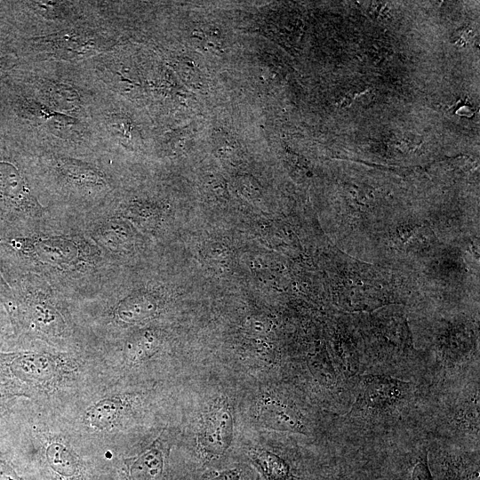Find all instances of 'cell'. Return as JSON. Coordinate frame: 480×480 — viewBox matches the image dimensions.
I'll return each mask as SVG.
<instances>
[{
	"label": "cell",
	"instance_id": "7a4b0ae2",
	"mask_svg": "<svg viewBox=\"0 0 480 480\" xmlns=\"http://www.w3.org/2000/svg\"><path fill=\"white\" fill-rule=\"evenodd\" d=\"M37 153L45 203L69 219L80 220L105 210L130 175L128 162L107 151L84 156Z\"/></svg>",
	"mask_w": 480,
	"mask_h": 480
},
{
	"label": "cell",
	"instance_id": "ac0fdd59",
	"mask_svg": "<svg viewBox=\"0 0 480 480\" xmlns=\"http://www.w3.org/2000/svg\"><path fill=\"white\" fill-rule=\"evenodd\" d=\"M202 480H240V475L235 469L212 470L204 474Z\"/></svg>",
	"mask_w": 480,
	"mask_h": 480
},
{
	"label": "cell",
	"instance_id": "4fadbf2b",
	"mask_svg": "<svg viewBox=\"0 0 480 480\" xmlns=\"http://www.w3.org/2000/svg\"><path fill=\"white\" fill-rule=\"evenodd\" d=\"M259 420L266 427L280 431L300 432L303 425L294 410L290 406L268 399L260 404Z\"/></svg>",
	"mask_w": 480,
	"mask_h": 480
},
{
	"label": "cell",
	"instance_id": "30bf717a",
	"mask_svg": "<svg viewBox=\"0 0 480 480\" xmlns=\"http://www.w3.org/2000/svg\"><path fill=\"white\" fill-rule=\"evenodd\" d=\"M77 221L114 265L132 267V260L144 239H140L142 235L130 222L109 213H98Z\"/></svg>",
	"mask_w": 480,
	"mask_h": 480
},
{
	"label": "cell",
	"instance_id": "5b68a950",
	"mask_svg": "<svg viewBox=\"0 0 480 480\" xmlns=\"http://www.w3.org/2000/svg\"><path fill=\"white\" fill-rule=\"evenodd\" d=\"M16 81L51 109L90 120L103 90L86 61H24Z\"/></svg>",
	"mask_w": 480,
	"mask_h": 480
},
{
	"label": "cell",
	"instance_id": "6da1fadb",
	"mask_svg": "<svg viewBox=\"0 0 480 480\" xmlns=\"http://www.w3.org/2000/svg\"><path fill=\"white\" fill-rule=\"evenodd\" d=\"M73 220L27 236L0 238V270L31 273L69 303L97 295L121 269Z\"/></svg>",
	"mask_w": 480,
	"mask_h": 480
},
{
	"label": "cell",
	"instance_id": "9c48e42d",
	"mask_svg": "<svg viewBox=\"0 0 480 480\" xmlns=\"http://www.w3.org/2000/svg\"><path fill=\"white\" fill-rule=\"evenodd\" d=\"M85 61L108 91L131 102L145 98L142 50L132 43L118 45Z\"/></svg>",
	"mask_w": 480,
	"mask_h": 480
},
{
	"label": "cell",
	"instance_id": "ffe728a7",
	"mask_svg": "<svg viewBox=\"0 0 480 480\" xmlns=\"http://www.w3.org/2000/svg\"><path fill=\"white\" fill-rule=\"evenodd\" d=\"M16 396L0 383V415L5 412Z\"/></svg>",
	"mask_w": 480,
	"mask_h": 480
},
{
	"label": "cell",
	"instance_id": "ba28073f",
	"mask_svg": "<svg viewBox=\"0 0 480 480\" xmlns=\"http://www.w3.org/2000/svg\"><path fill=\"white\" fill-rule=\"evenodd\" d=\"M17 7L26 37L51 35L111 14L110 1H24Z\"/></svg>",
	"mask_w": 480,
	"mask_h": 480
},
{
	"label": "cell",
	"instance_id": "8992f818",
	"mask_svg": "<svg viewBox=\"0 0 480 480\" xmlns=\"http://www.w3.org/2000/svg\"><path fill=\"white\" fill-rule=\"evenodd\" d=\"M132 30L114 8L103 19L43 36L24 37L20 50L24 61L83 62L118 45L132 43Z\"/></svg>",
	"mask_w": 480,
	"mask_h": 480
},
{
	"label": "cell",
	"instance_id": "d6986e66",
	"mask_svg": "<svg viewBox=\"0 0 480 480\" xmlns=\"http://www.w3.org/2000/svg\"><path fill=\"white\" fill-rule=\"evenodd\" d=\"M12 292L11 289L4 278L1 270H0V302L4 305V307L6 309L9 308L11 302H12Z\"/></svg>",
	"mask_w": 480,
	"mask_h": 480
},
{
	"label": "cell",
	"instance_id": "2e32d148",
	"mask_svg": "<svg viewBox=\"0 0 480 480\" xmlns=\"http://www.w3.org/2000/svg\"><path fill=\"white\" fill-rule=\"evenodd\" d=\"M0 480H28L5 454L0 452Z\"/></svg>",
	"mask_w": 480,
	"mask_h": 480
},
{
	"label": "cell",
	"instance_id": "7c38bea8",
	"mask_svg": "<svg viewBox=\"0 0 480 480\" xmlns=\"http://www.w3.org/2000/svg\"><path fill=\"white\" fill-rule=\"evenodd\" d=\"M233 422L227 406H220L205 415L199 442L206 455L223 454L232 439Z\"/></svg>",
	"mask_w": 480,
	"mask_h": 480
},
{
	"label": "cell",
	"instance_id": "9a60e30c",
	"mask_svg": "<svg viewBox=\"0 0 480 480\" xmlns=\"http://www.w3.org/2000/svg\"><path fill=\"white\" fill-rule=\"evenodd\" d=\"M250 456L268 480H287L289 478L290 466L279 456L265 450H254L250 452Z\"/></svg>",
	"mask_w": 480,
	"mask_h": 480
},
{
	"label": "cell",
	"instance_id": "5bb4252c",
	"mask_svg": "<svg viewBox=\"0 0 480 480\" xmlns=\"http://www.w3.org/2000/svg\"><path fill=\"white\" fill-rule=\"evenodd\" d=\"M124 412V403L118 396L100 399L85 412L84 422L96 430H108L116 426Z\"/></svg>",
	"mask_w": 480,
	"mask_h": 480
},
{
	"label": "cell",
	"instance_id": "277c9868",
	"mask_svg": "<svg viewBox=\"0 0 480 480\" xmlns=\"http://www.w3.org/2000/svg\"><path fill=\"white\" fill-rule=\"evenodd\" d=\"M7 102L19 132L38 152L75 156L105 151L91 120L56 112L42 103L15 81Z\"/></svg>",
	"mask_w": 480,
	"mask_h": 480
},
{
	"label": "cell",
	"instance_id": "44dd1931",
	"mask_svg": "<svg viewBox=\"0 0 480 480\" xmlns=\"http://www.w3.org/2000/svg\"><path fill=\"white\" fill-rule=\"evenodd\" d=\"M0 332L6 335L13 336V332H12L9 316L6 312L5 308L1 302H0Z\"/></svg>",
	"mask_w": 480,
	"mask_h": 480
},
{
	"label": "cell",
	"instance_id": "3957f363",
	"mask_svg": "<svg viewBox=\"0 0 480 480\" xmlns=\"http://www.w3.org/2000/svg\"><path fill=\"white\" fill-rule=\"evenodd\" d=\"M1 273L12 296L7 314L13 340L68 350L83 344L85 340L73 319L69 302L44 279L31 273Z\"/></svg>",
	"mask_w": 480,
	"mask_h": 480
},
{
	"label": "cell",
	"instance_id": "52a82bcc",
	"mask_svg": "<svg viewBox=\"0 0 480 480\" xmlns=\"http://www.w3.org/2000/svg\"><path fill=\"white\" fill-rule=\"evenodd\" d=\"M134 103L112 93L104 86L93 103L90 120L103 149L126 162L143 154L148 135Z\"/></svg>",
	"mask_w": 480,
	"mask_h": 480
},
{
	"label": "cell",
	"instance_id": "e0dca14e",
	"mask_svg": "<svg viewBox=\"0 0 480 480\" xmlns=\"http://www.w3.org/2000/svg\"><path fill=\"white\" fill-rule=\"evenodd\" d=\"M410 480H434L428 467L426 453L420 456L414 463Z\"/></svg>",
	"mask_w": 480,
	"mask_h": 480
},
{
	"label": "cell",
	"instance_id": "8fae6325",
	"mask_svg": "<svg viewBox=\"0 0 480 480\" xmlns=\"http://www.w3.org/2000/svg\"><path fill=\"white\" fill-rule=\"evenodd\" d=\"M357 404L369 410L388 407L403 398L409 385L393 378L367 375L362 380Z\"/></svg>",
	"mask_w": 480,
	"mask_h": 480
}]
</instances>
